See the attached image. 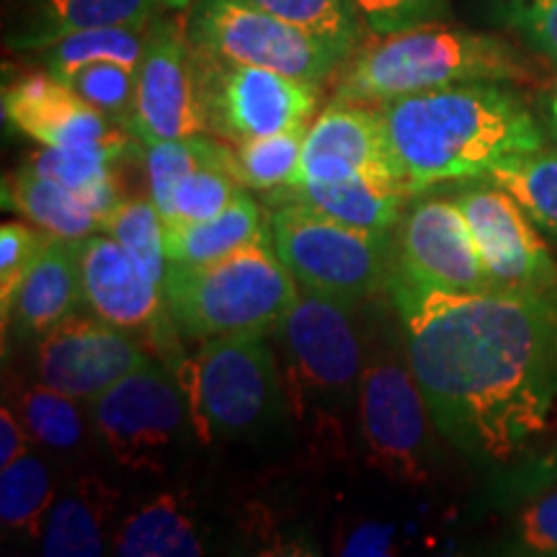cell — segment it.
Masks as SVG:
<instances>
[{
  "label": "cell",
  "instance_id": "cell-1",
  "mask_svg": "<svg viewBox=\"0 0 557 557\" xmlns=\"http://www.w3.org/2000/svg\"><path fill=\"white\" fill-rule=\"evenodd\" d=\"M406 357L434 426L483 465L557 438V287L444 292L389 271Z\"/></svg>",
  "mask_w": 557,
  "mask_h": 557
},
{
  "label": "cell",
  "instance_id": "cell-2",
  "mask_svg": "<svg viewBox=\"0 0 557 557\" xmlns=\"http://www.w3.org/2000/svg\"><path fill=\"white\" fill-rule=\"evenodd\" d=\"M389 156L408 197L483 178L500 160L545 148V129L504 83L423 90L380 107Z\"/></svg>",
  "mask_w": 557,
  "mask_h": 557
},
{
  "label": "cell",
  "instance_id": "cell-3",
  "mask_svg": "<svg viewBox=\"0 0 557 557\" xmlns=\"http://www.w3.org/2000/svg\"><path fill=\"white\" fill-rule=\"evenodd\" d=\"M354 312L302 292L269 333L284 403L320 447H344L348 418L359 400L364 359Z\"/></svg>",
  "mask_w": 557,
  "mask_h": 557
},
{
  "label": "cell",
  "instance_id": "cell-4",
  "mask_svg": "<svg viewBox=\"0 0 557 557\" xmlns=\"http://www.w3.org/2000/svg\"><path fill=\"white\" fill-rule=\"evenodd\" d=\"M532 78V67L511 45L491 34L423 24L380 37L348 62L336 86L346 103H382L457 83H513Z\"/></svg>",
  "mask_w": 557,
  "mask_h": 557
},
{
  "label": "cell",
  "instance_id": "cell-5",
  "mask_svg": "<svg viewBox=\"0 0 557 557\" xmlns=\"http://www.w3.org/2000/svg\"><path fill=\"white\" fill-rule=\"evenodd\" d=\"M163 289L178 333L197 341L238 333L269 336L299 297L274 238L218 261L169 263Z\"/></svg>",
  "mask_w": 557,
  "mask_h": 557
},
{
  "label": "cell",
  "instance_id": "cell-6",
  "mask_svg": "<svg viewBox=\"0 0 557 557\" xmlns=\"http://www.w3.org/2000/svg\"><path fill=\"white\" fill-rule=\"evenodd\" d=\"M271 238L299 289L348 310L385 287L393 263L389 235L341 225L295 201L274 205Z\"/></svg>",
  "mask_w": 557,
  "mask_h": 557
},
{
  "label": "cell",
  "instance_id": "cell-7",
  "mask_svg": "<svg viewBox=\"0 0 557 557\" xmlns=\"http://www.w3.org/2000/svg\"><path fill=\"white\" fill-rule=\"evenodd\" d=\"M176 374L205 442L256 429L284 403L274 346L263 333L199 341L197 357Z\"/></svg>",
  "mask_w": 557,
  "mask_h": 557
},
{
  "label": "cell",
  "instance_id": "cell-8",
  "mask_svg": "<svg viewBox=\"0 0 557 557\" xmlns=\"http://www.w3.org/2000/svg\"><path fill=\"white\" fill-rule=\"evenodd\" d=\"M207 135L230 145L308 127L318 86L269 67L243 65L194 47Z\"/></svg>",
  "mask_w": 557,
  "mask_h": 557
},
{
  "label": "cell",
  "instance_id": "cell-9",
  "mask_svg": "<svg viewBox=\"0 0 557 557\" xmlns=\"http://www.w3.org/2000/svg\"><path fill=\"white\" fill-rule=\"evenodd\" d=\"M96 434L132 472H163L189 418L178 374L152 359L88 403Z\"/></svg>",
  "mask_w": 557,
  "mask_h": 557
},
{
  "label": "cell",
  "instance_id": "cell-10",
  "mask_svg": "<svg viewBox=\"0 0 557 557\" xmlns=\"http://www.w3.org/2000/svg\"><path fill=\"white\" fill-rule=\"evenodd\" d=\"M357 418L372 468L398 483H426L434 418L408 357L377 351L364 361Z\"/></svg>",
  "mask_w": 557,
  "mask_h": 557
},
{
  "label": "cell",
  "instance_id": "cell-11",
  "mask_svg": "<svg viewBox=\"0 0 557 557\" xmlns=\"http://www.w3.org/2000/svg\"><path fill=\"white\" fill-rule=\"evenodd\" d=\"M197 50L243 65L269 67L320 86L346 58L323 39L256 9L248 0H199L189 21Z\"/></svg>",
  "mask_w": 557,
  "mask_h": 557
},
{
  "label": "cell",
  "instance_id": "cell-12",
  "mask_svg": "<svg viewBox=\"0 0 557 557\" xmlns=\"http://www.w3.org/2000/svg\"><path fill=\"white\" fill-rule=\"evenodd\" d=\"M462 209L491 289L534 292L557 287V263L534 220L511 194L487 178L462 181L451 191Z\"/></svg>",
  "mask_w": 557,
  "mask_h": 557
},
{
  "label": "cell",
  "instance_id": "cell-13",
  "mask_svg": "<svg viewBox=\"0 0 557 557\" xmlns=\"http://www.w3.org/2000/svg\"><path fill=\"white\" fill-rule=\"evenodd\" d=\"M132 132L143 145L207 135L194 45L189 29L176 18H156L148 26L145 54L137 67Z\"/></svg>",
  "mask_w": 557,
  "mask_h": 557
},
{
  "label": "cell",
  "instance_id": "cell-14",
  "mask_svg": "<svg viewBox=\"0 0 557 557\" xmlns=\"http://www.w3.org/2000/svg\"><path fill=\"white\" fill-rule=\"evenodd\" d=\"M389 271L444 292L491 289L462 209L442 194L418 197L403 214Z\"/></svg>",
  "mask_w": 557,
  "mask_h": 557
},
{
  "label": "cell",
  "instance_id": "cell-15",
  "mask_svg": "<svg viewBox=\"0 0 557 557\" xmlns=\"http://www.w3.org/2000/svg\"><path fill=\"white\" fill-rule=\"evenodd\" d=\"M150 361L152 357L132 333L101 318L62 320L37 346L41 385L86 403Z\"/></svg>",
  "mask_w": 557,
  "mask_h": 557
},
{
  "label": "cell",
  "instance_id": "cell-16",
  "mask_svg": "<svg viewBox=\"0 0 557 557\" xmlns=\"http://www.w3.org/2000/svg\"><path fill=\"white\" fill-rule=\"evenodd\" d=\"M83 305L96 318L127 333L156 338L160 351H176L173 323L165 289L137 267L135 259L111 235H88L81 240Z\"/></svg>",
  "mask_w": 557,
  "mask_h": 557
},
{
  "label": "cell",
  "instance_id": "cell-17",
  "mask_svg": "<svg viewBox=\"0 0 557 557\" xmlns=\"http://www.w3.org/2000/svg\"><path fill=\"white\" fill-rule=\"evenodd\" d=\"M346 178H367L408 197L389 156L380 107L333 101L305 132L299 181L333 184Z\"/></svg>",
  "mask_w": 557,
  "mask_h": 557
},
{
  "label": "cell",
  "instance_id": "cell-18",
  "mask_svg": "<svg viewBox=\"0 0 557 557\" xmlns=\"http://www.w3.org/2000/svg\"><path fill=\"white\" fill-rule=\"evenodd\" d=\"M3 116L13 129L47 148H129L139 143L50 70L29 73L3 88Z\"/></svg>",
  "mask_w": 557,
  "mask_h": 557
},
{
  "label": "cell",
  "instance_id": "cell-19",
  "mask_svg": "<svg viewBox=\"0 0 557 557\" xmlns=\"http://www.w3.org/2000/svg\"><path fill=\"white\" fill-rule=\"evenodd\" d=\"M81 240L52 238L41 250L29 274L18 284L3 315V336L13 329L18 336H45L62 320L73 318L83 302Z\"/></svg>",
  "mask_w": 557,
  "mask_h": 557
},
{
  "label": "cell",
  "instance_id": "cell-20",
  "mask_svg": "<svg viewBox=\"0 0 557 557\" xmlns=\"http://www.w3.org/2000/svg\"><path fill=\"white\" fill-rule=\"evenodd\" d=\"M120 496L101 478H81L52 506L45 532H41V555L52 557H99L111 545L114 513Z\"/></svg>",
  "mask_w": 557,
  "mask_h": 557
},
{
  "label": "cell",
  "instance_id": "cell-21",
  "mask_svg": "<svg viewBox=\"0 0 557 557\" xmlns=\"http://www.w3.org/2000/svg\"><path fill=\"white\" fill-rule=\"evenodd\" d=\"M267 199L271 207L295 201V205L315 209V212L341 222V225L389 235V230L398 227L400 207L408 197L400 191L372 184L367 178H346L333 181V184L297 181L292 186L267 191Z\"/></svg>",
  "mask_w": 557,
  "mask_h": 557
},
{
  "label": "cell",
  "instance_id": "cell-22",
  "mask_svg": "<svg viewBox=\"0 0 557 557\" xmlns=\"http://www.w3.org/2000/svg\"><path fill=\"white\" fill-rule=\"evenodd\" d=\"M111 549L120 557L205 555V532L197 519V506L181 493H160L122 519Z\"/></svg>",
  "mask_w": 557,
  "mask_h": 557
},
{
  "label": "cell",
  "instance_id": "cell-23",
  "mask_svg": "<svg viewBox=\"0 0 557 557\" xmlns=\"http://www.w3.org/2000/svg\"><path fill=\"white\" fill-rule=\"evenodd\" d=\"M158 9V0H32L29 26L11 39V47L37 52L70 32L101 26L148 29Z\"/></svg>",
  "mask_w": 557,
  "mask_h": 557
},
{
  "label": "cell",
  "instance_id": "cell-24",
  "mask_svg": "<svg viewBox=\"0 0 557 557\" xmlns=\"http://www.w3.org/2000/svg\"><path fill=\"white\" fill-rule=\"evenodd\" d=\"M267 238L271 222L267 225L259 205L240 194L214 218L165 225V256L169 263H207Z\"/></svg>",
  "mask_w": 557,
  "mask_h": 557
},
{
  "label": "cell",
  "instance_id": "cell-25",
  "mask_svg": "<svg viewBox=\"0 0 557 557\" xmlns=\"http://www.w3.org/2000/svg\"><path fill=\"white\" fill-rule=\"evenodd\" d=\"M3 205L26 218L34 225L47 230L54 238L86 240L88 235L103 230L101 220L90 212L78 194L70 191L58 181L39 176L21 165L13 178L3 184Z\"/></svg>",
  "mask_w": 557,
  "mask_h": 557
},
{
  "label": "cell",
  "instance_id": "cell-26",
  "mask_svg": "<svg viewBox=\"0 0 557 557\" xmlns=\"http://www.w3.org/2000/svg\"><path fill=\"white\" fill-rule=\"evenodd\" d=\"M145 41H148V29L101 26V29L70 32L37 52H41L47 70L65 81L75 70L94 65V62H120L137 70L145 54Z\"/></svg>",
  "mask_w": 557,
  "mask_h": 557
},
{
  "label": "cell",
  "instance_id": "cell-27",
  "mask_svg": "<svg viewBox=\"0 0 557 557\" xmlns=\"http://www.w3.org/2000/svg\"><path fill=\"white\" fill-rule=\"evenodd\" d=\"M483 178L511 194L534 225L557 240V150L519 152L493 165Z\"/></svg>",
  "mask_w": 557,
  "mask_h": 557
},
{
  "label": "cell",
  "instance_id": "cell-28",
  "mask_svg": "<svg viewBox=\"0 0 557 557\" xmlns=\"http://www.w3.org/2000/svg\"><path fill=\"white\" fill-rule=\"evenodd\" d=\"M54 506V480L32 451L0 468V521L11 532L39 537Z\"/></svg>",
  "mask_w": 557,
  "mask_h": 557
},
{
  "label": "cell",
  "instance_id": "cell-29",
  "mask_svg": "<svg viewBox=\"0 0 557 557\" xmlns=\"http://www.w3.org/2000/svg\"><path fill=\"white\" fill-rule=\"evenodd\" d=\"M305 132H308V127H297L282 132V135L230 145V169H233V176L246 189L263 194L297 184L299 176H302Z\"/></svg>",
  "mask_w": 557,
  "mask_h": 557
},
{
  "label": "cell",
  "instance_id": "cell-30",
  "mask_svg": "<svg viewBox=\"0 0 557 557\" xmlns=\"http://www.w3.org/2000/svg\"><path fill=\"white\" fill-rule=\"evenodd\" d=\"M256 9L323 39L348 58L361 41V13L354 0H248Z\"/></svg>",
  "mask_w": 557,
  "mask_h": 557
},
{
  "label": "cell",
  "instance_id": "cell-31",
  "mask_svg": "<svg viewBox=\"0 0 557 557\" xmlns=\"http://www.w3.org/2000/svg\"><path fill=\"white\" fill-rule=\"evenodd\" d=\"M227 145L218 139L194 135L184 139H165V143L145 145V176H148L150 199L156 201L160 218H169L171 199L176 191L178 181L191 173L199 165L214 163V160L225 158Z\"/></svg>",
  "mask_w": 557,
  "mask_h": 557
},
{
  "label": "cell",
  "instance_id": "cell-32",
  "mask_svg": "<svg viewBox=\"0 0 557 557\" xmlns=\"http://www.w3.org/2000/svg\"><path fill=\"white\" fill-rule=\"evenodd\" d=\"M103 230L135 259L152 282L165 287L169 256H165V222L152 199H127L107 220Z\"/></svg>",
  "mask_w": 557,
  "mask_h": 557
},
{
  "label": "cell",
  "instance_id": "cell-33",
  "mask_svg": "<svg viewBox=\"0 0 557 557\" xmlns=\"http://www.w3.org/2000/svg\"><path fill=\"white\" fill-rule=\"evenodd\" d=\"M240 194V181L233 176V169H230L227 145L225 158L199 165V169L186 173V176L178 181L165 225L214 218V214H220L227 205H233Z\"/></svg>",
  "mask_w": 557,
  "mask_h": 557
},
{
  "label": "cell",
  "instance_id": "cell-34",
  "mask_svg": "<svg viewBox=\"0 0 557 557\" xmlns=\"http://www.w3.org/2000/svg\"><path fill=\"white\" fill-rule=\"evenodd\" d=\"M18 418L24 429L50 449H75L83 442V416L75 398L47 385H32L18 398Z\"/></svg>",
  "mask_w": 557,
  "mask_h": 557
},
{
  "label": "cell",
  "instance_id": "cell-35",
  "mask_svg": "<svg viewBox=\"0 0 557 557\" xmlns=\"http://www.w3.org/2000/svg\"><path fill=\"white\" fill-rule=\"evenodd\" d=\"M65 83L83 101L107 114L111 122L132 132L137 101V70L120 62H94L67 75ZM135 135V132H132Z\"/></svg>",
  "mask_w": 557,
  "mask_h": 557
},
{
  "label": "cell",
  "instance_id": "cell-36",
  "mask_svg": "<svg viewBox=\"0 0 557 557\" xmlns=\"http://www.w3.org/2000/svg\"><path fill=\"white\" fill-rule=\"evenodd\" d=\"M54 235L26 222H3L0 227V312L9 310L18 284L29 274L41 250L50 246Z\"/></svg>",
  "mask_w": 557,
  "mask_h": 557
},
{
  "label": "cell",
  "instance_id": "cell-37",
  "mask_svg": "<svg viewBox=\"0 0 557 557\" xmlns=\"http://www.w3.org/2000/svg\"><path fill=\"white\" fill-rule=\"evenodd\" d=\"M354 3L367 29L377 37L434 24L447 13V0H354Z\"/></svg>",
  "mask_w": 557,
  "mask_h": 557
},
{
  "label": "cell",
  "instance_id": "cell-38",
  "mask_svg": "<svg viewBox=\"0 0 557 557\" xmlns=\"http://www.w3.org/2000/svg\"><path fill=\"white\" fill-rule=\"evenodd\" d=\"M506 24L557 65V0H500Z\"/></svg>",
  "mask_w": 557,
  "mask_h": 557
},
{
  "label": "cell",
  "instance_id": "cell-39",
  "mask_svg": "<svg viewBox=\"0 0 557 557\" xmlns=\"http://www.w3.org/2000/svg\"><path fill=\"white\" fill-rule=\"evenodd\" d=\"M517 545L529 555H557V491L532 500L519 513Z\"/></svg>",
  "mask_w": 557,
  "mask_h": 557
},
{
  "label": "cell",
  "instance_id": "cell-40",
  "mask_svg": "<svg viewBox=\"0 0 557 557\" xmlns=\"http://www.w3.org/2000/svg\"><path fill=\"white\" fill-rule=\"evenodd\" d=\"M393 532L387 524H361L344 542L341 555H393Z\"/></svg>",
  "mask_w": 557,
  "mask_h": 557
},
{
  "label": "cell",
  "instance_id": "cell-41",
  "mask_svg": "<svg viewBox=\"0 0 557 557\" xmlns=\"http://www.w3.org/2000/svg\"><path fill=\"white\" fill-rule=\"evenodd\" d=\"M26 444H29V438L21 429L18 416L9 406H3V410H0V468L24 457L29 451Z\"/></svg>",
  "mask_w": 557,
  "mask_h": 557
},
{
  "label": "cell",
  "instance_id": "cell-42",
  "mask_svg": "<svg viewBox=\"0 0 557 557\" xmlns=\"http://www.w3.org/2000/svg\"><path fill=\"white\" fill-rule=\"evenodd\" d=\"M547 124H549V135L555 137L557 143V86L553 94H549V103H547Z\"/></svg>",
  "mask_w": 557,
  "mask_h": 557
},
{
  "label": "cell",
  "instance_id": "cell-43",
  "mask_svg": "<svg viewBox=\"0 0 557 557\" xmlns=\"http://www.w3.org/2000/svg\"><path fill=\"white\" fill-rule=\"evenodd\" d=\"M191 3L194 0H158L160 9H165V11H184V9H189Z\"/></svg>",
  "mask_w": 557,
  "mask_h": 557
}]
</instances>
